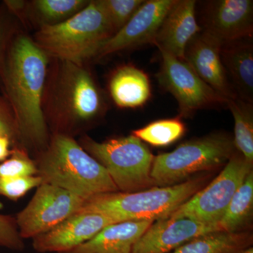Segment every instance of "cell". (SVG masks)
<instances>
[{"mask_svg": "<svg viewBox=\"0 0 253 253\" xmlns=\"http://www.w3.org/2000/svg\"><path fill=\"white\" fill-rule=\"evenodd\" d=\"M47 63L42 49L28 37L19 36L6 50L0 73L18 134L38 147L48 137L41 108Z\"/></svg>", "mask_w": 253, "mask_h": 253, "instance_id": "cell-1", "label": "cell"}, {"mask_svg": "<svg viewBox=\"0 0 253 253\" xmlns=\"http://www.w3.org/2000/svg\"><path fill=\"white\" fill-rule=\"evenodd\" d=\"M36 166L42 183L67 190L84 201L118 191L106 169L64 134L54 136Z\"/></svg>", "mask_w": 253, "mask_h": 253, "instance_id": "cell-2", "label": "cell"}, {"mask_svg": "<svg viewBox=\"0 0 253 253\" xmlns=\"http://www.w3.org/2000/svg\"><path fill=\"white\" fill-rule=\"evenodd\" d=\"M203 185L204 181L199 178L136 192L116 191L96 195L84 201L78 212L99 213L116 223L155 221L168 217L201 189Z\"/></svg>", "mask_w": 253, "mask_h": 253, "instance_id": "cell-3", "label": "cell"}, {"mask_svg": "<svg viewBox=\"0 0 253 253\" xmlns=\"http://www.w3.org/2000/svg\"><path fill=\"white\" fill-rule=\"evenodd\" d=\"M115 34L99 1L61 23L47 24L37 33V45L46 54L78 64L96 56L103 44Z\"/></svg>", "mask_w": 253, "mask_h": 253, "instance_id": "cell-4", "label": "cell"}, {"mask_svg": "<svg viewBox=\"0 0 253 253\" xmlns=\"http://www.w3.org/2000/svg\"><path fill=\"white\" fill-rule=\"evenodd\" d=\"M234 140L224 134H213L179 145L172 152L154 158L151 178L154 185L179 184L197 172L208 170L230 159Z\"/></svg>", "mask_w": 253, "mask_h": 253, "instance_id": "cell-5", "label": "cell"}, {"mask_svg": "<svg viewBox=\"0 0 253 253\" xmlns=\"http://www.w3.org/2000/svg\"><path fill=\"white\" fill-rule=\"evenodd\" d=\"M83 149L106 169L118 191L136 192L154 185L151 178L154 156L132 134L104 142L87 138Z\"/></svg>", "mask_w": 253, "mask_h": 253, "instance_id": "cell-6", "label": "cell"}, {"mask_svg": "<svg viewBox=\"0 0 253 253\" xmlns=\"http://www.w3.org/2000/svg\"><path fill=\"white\" fill-rule=\"evenodd\" d=\"M251 171L252 163L243 156L233 154L211 184L200 189L168 217L189 218L206 224H218L236 190Z\"/></svg>", "mask_w": 253, "mask_h": 253, "instance_id": "cell-7", "label": "cell"}, {"mask_svg": "<svg viewBox=\"0 0 253 253\" xmlns=\"http://www.w3.org/2000/svg\"><path fill=\"white\" fill-rule=\"evenodd\" d=\"M84 201L67 190L42 183L16 221L23 240L47 232L78 212Z\"/></svg>", "mask_w": 253, "mask_h": 253, "instance_id": "cell-8", "label": "cell"}, {"mask_svg": "<svg viewBox=\"0 0 253 253\" xmlns=\"http://www.w3.org/2000/svg\"><path fill=\"white\" fill-rule=\"evenodd\" d=\"M162 56L158 82L174 96L183 117L212 105L226 104L227 99L208 85L184 60L160 50Z\"/></svg>", "mask_w": 253, "mask_h": 253, "instance_id": "cell-9", "label": "cell"}, {"mask_svg": "<svg viewBox=\"0 0 253 253\" xmlns=\"http://www.w3.org/2000/svg\"><path fill=\"white\" fill-rule=\"evenodd\" d=\"M111 218L94 212H78L47 232L33 239V248L40 253L71 251L89 241L110 224Z\"/></svg>", "mask_w": 253, "mask_h": 253, "instance_id": "cell-10", "label": "cell"}, {"mask_svg": "<svg viewBox=\"0 0 253 253\" xmlns=\"http://www.w3.org/2000/svg\"><path fill=\"white\" fill-rule=\"evenodd\" d=\"M221 231L219 224L189 218L166 217L154 221L138 240L132 253H170L199 236Z\"/></svg>", "mask_w": 253, "mask_h": 253, "instance_id": "cell-11", "label": "cell"}, {"mask_svg": "<svg viewBox=\"0 0 253 253\" xmlns=\"http://www.w3.org/2000/svg\"><path fill=\"white\" fill-rule=\"evenodd\" d=\"M175 0L144 1L129 21L107 40L96 56H104L116 51L154 44L163 18Z\"/></svg>", "mask_w": 253, "mask_h": 253, "instance_id": "cell-12", "label": "cell"}, {"mask_svg": "<svg viewBox=\"0 0 253 253\" xmlns=\"http://www.w3.org/2000/svg\"><path fill=\"white\" fill-rule=\"evenodd\" d=\"M223 43L219 38L202 30L189 42L184 60L206 84L228 101L238 96L228 81L221 61Z\"/></svg>", "mask_w": 253, "mask_h": 253, "instance_id": "cell-13", "label": "cell"}, {"mask_svg": "<svg viewBox=\"0 0 253 253\" xmlns=\"http://www.w3.org/2000/svg\"><path fill=\"white\" fill-rule=\"evenodd\" d=\"M204 31L224 42L252 38L253 1L217 0L208 4Z\"/></svg>", "mask_w": 253, "mask_h": 253, "instance_id": "cell-14", "label": "cell"}, {"mask_svg": "<svg viewBox=\"0 0 253 253\" xmlns=\"http://www.w3.org/2000/svg\"><path fill=\"white\" fill-rule=\"evenodd\" d=\"M196 4L194 0H175L155 38L158 49L184 60L189 42L202 31L196 21Z\"/></svg>", "mask_w": 253, "mask_h": 253, "instance_id": "cell-15", "label": "cell"}, {"mask_svg": "<svg viewBox=\"0 0 253 253\" xmlns=\"http://www.w3.org/2000/svg\"><path fill=\"white\" fill-rule=\"evenodd\" d=\"M154 221H128L106 226L89 241L61 253H132L133 248Z\"/></svg>", "mask_w": 253, "mask_h": 253, "instance_id": "cell-16", "label": "cell"}, {"mask_svg": "<svg viewBox=\"0 0 253 253\" xmlns=\"http://www.w3.org/2000/svg\"><path fill=\"white\" fill-rule=\"evenodd\" d=\"M221 56L226 72L232 78L241 99L253 104V46L251 38L224 42Z\"/></svg>", "mask_w": 253, "mask_h": 253, "instance_id": "cell-17", "label": "cell"}, {"mask_svg": "<svg viewBox=\"0 0 253 253\" xmlns=\"http://www.w3.org/2000/svg\"><path fill=\"white\" fill-rule=\"evenodd\" d=\"M70 65L66 77V102L78 119H91L101 107L99 91L90 75L77 65Z\"/></svg>", "mask_w": 253, "mask_h": 253, "instance_id": "cell-18", "label": "cell"}, {"mask_svg": "<svg viewBox=\"0 0 253 253\" xmlns=\"http://www.w3.org/2000/svg\"><path fill=\"white\" fill-rule=\"evenodd\" d=\"M113 101L121 108H137L151 96V84L147 75L133 66L118 68L110 81Z\"/></svg>", "mask_w": 253, "mask_h": 253, "instance_id": "cell-19", "label": "cell"}, {"mask_svg": "<svg viewBox=\"0 0 253 253\" xmlns=\"http://www.w3.org/2000/svg\"><path fill=\"white\" fill-rule=\"evenodd\" d=\"M249 241L245 234L217 231L195 238L170 253H238Z\"/></svg>", "mask_w": 253, "mask_h": 253, "instance_id": "cell-20", "label": "cell"}, {"mask_svg": "<svg viewBox=\"0 0 253 253\" xmlns=\"http://www.w3.org/2000/svg\"><path fill=\"white\" fill-rule=\"evenodd\" d=\"M253 204V173L251 171L236 190L219 221L221 231L237 232L251 217Z\"/></svg>", "mask_w": 253, "mask_h": 253, "instance_id": "cell-21", "label": "cell"}, {"mask_svg": "<svg viewBox=\"0 0 253 253\" xmlns=\"http://www.w3.org/2000/svg\"><path fill=\"white\" fill-rule=\"evenodd\" d=\"M234 120V145L248 162L253 161V109L252 103L241 98L226 102Z\"/></svg>", "mask_w": 253, "mask_h": 253, "instance_id": "cell-22", "label": "cell"}, {"mask_svg": "<svg viewBox=\"0 0 253 253\" xmlns=\"http://www.w3.org/2000/svg\"><path fill=\"white\" fill-rule=\"evenodd\" d=\"M185 132V126L178 118L151 123L132 131V135L154 146H166L180 139Z\"/></svg>", "mask_w": 253, "mask_h": 253, "instance_id": "cell-23", "label": "cell"}, {"mask_svg": "<svg viewBox=\"0 0 253 253\" xmlns=\"http://www.w3.org/2000/svg\"><path fill=\"white\" fill-rule=\"evenodd\" d=\"M84 0H38L35 1L36 9L48 22L63 21L72 17L88 4ZM60 23V22H59Z\"/></svg>", "mask_w": 253, "mask_h": 253, "instance_id": "cell-24", "label": "cell"}, {"mask_svg": "<svg viewBox=\"0 0 253 253\" xmlns=\"http://www.w3.org/2000/svg\"><path fill=\"white\" fill-rule=\"evenodd\" d=\"M115 33L119 31L135 14L143 0H98Z\"/></svg>", "mask_w": 253, "mask_h": 253, "instance_id": "cell-25", "label": "cell"}, {"mask_svg": "<svg viewBox=\"0 0 253 253\" xmlns=\"http://www.w3.org/2000/svg\"><path fill=\"white\" fill-rule=\"evenodd\" d=\"M11 157L0 164V177H26L36 176L38 168L36 163L22 150L11 151Z\"/></svg>", "mask_w": 253, "mask_h": 253, "instance_id": "cell-26", "label": "cell"}, {"mask_svg": "<svg viewBox=\"0 0 253 253\" xmlns=\"http://www.w3.org/2000/svg\"><path fill=\"white\" fill-rule=\"evenodd\" d=\"M42 180L39 176L26 177H0V196L11 201H17L31 189L41 185Z\"/></svg>", "mask_w": 253, "mask_h": 253, "instance_id": "cell-27", "label": "cell"}, {"mask_svg": "<svg viewBox=\"0 0 253 253\" xmlns=\"http://www.w3.org/2000/svg\"><path fill=\"white\" fill-rule=\"evenodd\" d=\"M0 247L15 251H22L25 249L16 218L12 216L0 214Z\"/></svg>", "mask_w": 253, "mask_h": 253, "instance_id": "cell-28", "label": "cell"}, {"mask_svg": "<svg viewBox=\"0 0 253 253\" xmlns=\"http://www.w3.org/2000/svg\"><path fill=\"white\" fill-rule=\"evenodd\" d=\"M18 134L14 116L4 101L0 98V137L7 138L10 141Z\"/></svg>", "mask_w": 253, "mask_h": 253, "instance_id": "cell-29", "label": "cell"}, {"mask_svg": "<svg viewBox=\"0 0 253 253\" xmlns=\"http://www.w3.org/2000/svg\"><path fill=\"white\" fill-rule=\"evenodd\" d=\"M7 26L6 22L0 16V73H1V67H2L3 61L5 52L6 50V42H7Z\"/></svg>", "mask_w": 253, "mask_h": 253, "instance_id": "cell-30", "label": "cell"}, {"mask_svg": "<svg viewBox=\"0 0 253 253\" xmlns=\"http://www.w3.org/2000/svg\"><path fill=\"white\" fill-rule=\"evenodd\" d=\"M10 142L7 138L0 137V161H4L10 156Z\"/></svg>", "mask_w": 253, "mask_h": 253, "instance_id": "cell-31", "label": "cell"}, {"mask_svg": "<svg viewBox=\"0 0 253 253\" xmlns=\"http://www.w3.org/2000/svg\"><path fill=\"white\" fill-rule=\"evenodd\" d=\"M23 3V1H5V4L8 8L13 11H18L22 9Z\"/></svg>", "mask_w": 253, "mask_h": 253, "instance_id": "cell-32", "label": "cell"}, {"mask_svg": "<svg viewBox=\"0 0 253 253\" xmlns=\"http://www.w3.org/2000/svg\"><path fill=\"white\" fill-rule=\"evenodd\" d=\"M238 253H253V249L252 247H250L249 249L243 250V251H240Z\"/></svg>", "mask_w": 253, "mask_h": 253, "instance_id": "cell-33", "label": "cell"}]
</instances>
